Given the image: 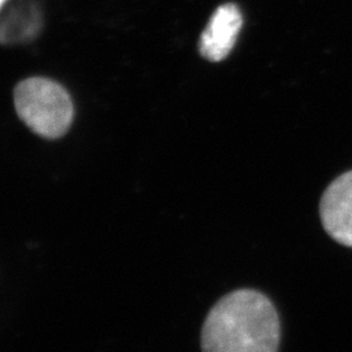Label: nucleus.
Instances as JSON below:
<instances>
[{
	"label": "nucleus",
	"mask_w": 352,
	"mask_h": 352,
	"mask_svg": "<svg viewBox=\"0 0 352 352\" xmlns=\"http://www.w3.org/2000/svg\"><path fill=\"white\" fill-rule=\"evenodd\" d=\"M7 1H8V0H0V11L3 10V6H4Z\"/></svg>",
	"instance_id": "obj_6"
},
{
	"label": "nucleus",
	"mask_w": 352,
	"mask_h": 352,
	"mask_svg": "<svg viewBox=\"0 0 352 352\" xmlns=\"http://www.w3.org/2000/svg\"><path fill=\"white\" fill-rule=\"evenodd\" d=\"M280 320L272 300L257 289L221 298L205 318L202 352H278Z\"/></svg>",
	"instance_id": "obj_1"
},
{
	"label": "nucleus",
	"mask_w": 352,
	"mask_h": 352,
	"mask_svg": "<svg viewBox=\"0 0 352 352\" xmlns=\"http://www.w3.org/2000/svg\"><path fill=\"white\" fill-rule=\"evenodd\" d=\"M243 26V14L234 3L219 6L214 11L200 38V54L210 62L226 59L232 51Z\"/></svg>",
	"instance_id": "obj_4"
},
{
	"label": "nucleus",
	"mask_w": 352,
	"mask_h": 352,
	"mask_svg": "<svg viewBox=\"0 0 352 352\" xmlns=\"http://www.w3.org/2000/svg\"><path fill=\"white\" fill-rule=\"evenodd\" d=\"M41 25V14L34 6L19 4L0 19V43L26 42L37 36Z\"/></svg>",
	"instance_id": "obj_5"
},
{
	"label": "nucleus",
	"mask_w": 352,
	"mask_h": 352,
	"mask_svg": "<svg viewBox=\"0 0 352 352\" xmlns=\"http://www.w3.org/2000/svg\"><path fill=\"white\" fill-rule=\"evenodd\" d=\"M320 218L330 238L352 248V170L325 189L320 201Z\"/></svg>",
	"instance_id": "obj_3"
},
{
	"label": "nucleus",
	"mask_w": 352,
	"mask_h": 352,
	"mask_svg": "<svg viewBox=\"0 0 352 352\" xmlns=\"http://www.w3.org/2000/svg\"><path fill=\"white\" fill-rule=\"evenodd\" d=\"M14 106L26 126L46 139L64 136L74 120V104L67 90L43 77L20 82L14 90Z\"/></svg>",
	"instance_id": "obj_2"
}]
</instances>
